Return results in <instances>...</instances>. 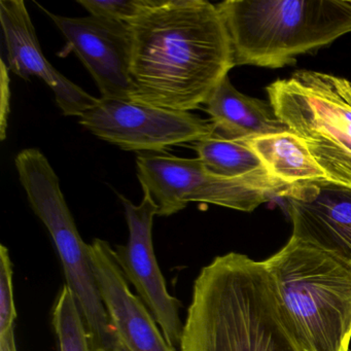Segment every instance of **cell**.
<instances>
[{
  "instance_id": "6da1fadb",
  "label": "cell",
  "mask_w": 351,
  "mask_h": 351,
  "mask_svg": "<svg viewBox=\"0 0 351 351\" xmlns=\"http://www.w3.org/2000/svg\"><path fill=\"white\" fill-rule=\"evenodd\" d=\"M128 24L132 101L191 112L235 67L225 22L206 0H157Z\"/></svg>"
},
{
  "instance_id": "7a4b0ae2",
  "label": "cell",
  "mask_w": 351,
  "mask_h": 351,
  "mask_svg": "<svg viewBox=\"0 0 351 351\" xmlns=\"http://www.w3.org/2000/svg\"><path fill=\"white\" fill-rule=\"evenodd\" d=\"M180 351H305L264 262L215 256L193 285Z\"/></svg>"
},
{
  "instance_id": "3957f363",
  "label": "cell",
  "mask_w": 351,
  "mask_h": 351,
  "mask_svg": "<svg viewBox=\"0 0 351 351\" xmlns=\"http://www.w3.org/2000/svg\"><path fill=\"white\" fill-rule=\"evenodd\" d=\"M234 65L281 69L351 32V1L227 0L217 5Z\"/></svg>"
},
{
  "instance_id": "277c9868",
  "label": "cell",
  "mask_w": 351,
  "mask_h": 351,
  "mask_svg": "<svg viewBox=\"0 0 351 351\" xmlns=\"http://www.w3.org/2000/svg\"><path fill=\"white\" fill-rule=\"evenodd\" d=\"M305 351H349L351 264L291 236L264 261Z\"/></svg>"
},
{
  "instance_id": "5b68a950",
  "label": "cell",
  "mask_w": 351,
  "mask_h": 351,
  "mask_svg": "<svg viewBox=\"0 0 351 351\" xmlns=\"http://www.w3.org/2000/svg\"><path fill=\"white\" fill-rule=\"evenodd\" d=\"M28 202L52 237L66 283L98 351H114L118 339L100 295L90 256V244L80 235L60 188L58 176L38 149H25L15 158Z\"/></svg>"
},
{
  "instance_id": "8992f818",
  "label": "cell",
  "mask_w": 351,
  "mask_h": 351,
  "mask_svg": "<svg viewBox=\"0 0 351 351\" xmlns=\"http://www.w3.org/2000/svg\"><path fill=\"white\" fill-rule=\"evenodd\" d=\"M137 178L159 207V217H170L200 202L252 213L273 197H282L289 184L266 169L241 178H221L209 172L198 157L139 154Z\"/></svg>"
},
{
  "instance_id": "52a82bcc",
  "label": "cell",
  "mask_w": 351,
  "mask_h": 351,
  "mask_svg": "<svg viewBox=\"0 0 351 351\" xmlns=\"http://www.w3.org/2000/svg\"><path fill=\"white\" fill-rule=\"evenodd\" d=\"M80 124L124 151L160 153L213 134L210 122L190 112L166 110L126 99L100 98Z\"/></svg>"
},
{
  "instance_id": "ba28073f",
  "label": "cell",
  "mask_w": 351,
  "mask_h": 351,
  "mask_svg": "<svg viewBox=\"0 0 351 351\" xmlns=\"http://www.w3.org/2000/svg\"><path fill=\"white\" fill-rule=\"evenodd\" d=\"M119 197L124 206L129 237L125 245L114 248L117 262L155 318L166 341L178 350L184 328L180 316L182 303L168 291L154 250V217L159 215V207L147 192H143L138 205L122 195Z\"/></svg>"
},
{
  "instance_id": "9c48e42d",
  "label": "cell",
  "mask_w": 351,
  "mask_h": 351,
  "mask_svg": "<svg viewBox=\"0 0 351 351\" xmlns=\"http://www.w3.org/2000/svg\"><path fill=\"white\" fill-rule=\"evenodd\" d=\"M66 38L106 99L131 100L132 32L129 24L104 18H69L38 5Z\"/></svg>"
},
{
  "instance_id": "30bf717a",
  "label": "cell",
  "mask_w": 351,
  "mask_h": 351,
  "mask_svg": "<svg viewBox=\"0 0 351 351\" xmlns=\"http://www.w3.org/2000/svg\"><path fill=\"white\" fill-rule=\"evenodd\" d=\"M269 104L291 132L328 127L351 138V82L313 71H298L267 87Z\"/></svg>"
},
{
  "instance_id": "8fae6325",
  "label": "cell",
  "mask_w": 351,
  "mask_h": 351,
  "mask_svg": "<svg viewBox=\"0 0 351 351\" xmlns=\"http://www.w3.org/2000/svg\"><path fill=\"white\" fill-rule=\"evenodd\" d=\"M281 198L293 223V237L351 264V188L315 180L295 184Z\"/></svg>"
},
{
  "instance_id": "7c38bea8",
  "label": "cell",
  "mask_w": 351,
  "mask_h": 351,
  "mask_svg": "<svg viewBox=\"0 0 351 351\" xmlns=\"http://www.w3.org/2000/svg\"><path fill=\"white\" fill-rule=\"evenodd\" d=\"M90 256L112 330L128 351H178L166 341L147 306L131 291L118 262L114 248L95 238Z\"/></svg>"
},
{
  "instance_id": "4fadbf2b",
  "label": "cell",
  "mask_w": 351,
  "mask_h": 351,
  "mask_svg": "<svg viewBox=\"0 0 351 351\" xmlns=\"http://www.w3.org/2000/svg\"><path fill=\"white\" fill-rule=\"evenodd\" d=\"M0 21L10 71L26 81H29L30 77L42 80L52 90L65 116L80 118L97 104L98 98L69 81L47 60L24 1L1 0Z\"/></svg>"
},
{
  "instance_id": "5bb4252c",
  "label": "cell",
  "mask_w": 351,
  "mask_h": 351,
  "mask_svg": "<svg viewBox=\"0 0 351 351\" xmlns=\"http://www.w3.org/2000/svg\"><path fill=\"white\" fill-rule=\"evenodd\" d=\"M213 134L233 141L291 131L268 102L240 93L226 77L204 104Z\"/></svg>"
},
{
  "instance_id": "9a60e30c",
  "label": "cell",
  "mask_w": 351,
  "mask_h": 351,
  "mask_svg": "<svg viewBox=\"0 0 351 351\" xmlns=\"http://www.w3.org/2000/svg\"><path fill=\"white\" fill-rule=\"evenodd\" d=\"M248 145L267 171L289 186L326 180L306 141L291 131L256 137Z\"/></svg>"
},
{
  "instance_id": "2e32d148",
  "label": "cell",
  "mask_w": 351,
  "mask_h": 351,
  "mask_svg": "<svg viewBox=\"0 0 351 351\" xmlns=\"http://www.w3.org/2000/svg\"><path fill=\"white\" fill-rule=\"evenodd\" d=\"M194 149L206 169L221 178H241L266 169L248 141L211 134L195 143Z\"/></svg>"
},
{
  "instance_id": "e0dca14e",
  "label": "cell",
  "mask_w": 351,
  "mask_h": 351,
  "mask_svg": "<svg viewBox=\"0 0 351 351\" xmlns=\"http://www.w3.org/2000/svg\"><path fill=\"white\" fill-rule=\"evenodd\" d=\"M293 133L306 141L326 180L351 188V138L328 127Z\"/></svg>"
},
{
  "instance_id": "ac0fdd59",
  "label": "cell",
  "mask_w": 351,
  "mask_h": 351,
  "mask_svg": "<svg viewBox=\"0 0 351 351\" xmlns=\"http://www.w3.org/2000/svg\"><path fill=\"white\" fill-rule=\"evenodd\" d=\"M52 322L60 351H98L75 295L66 285L55 302Z\"/></svg>"
},
{
  "instance_id": "d6986e66",
  "label": "cell",
  "mask_w": 351,
  "mask_h": 351,
  "mask_svg": "<svg viewBox=\"0 0 351 351\" xmlns=\"http://www.w3.org/2000/svg\"><path fill=\"white\" fill-rule=\"evenodd\" d=\"M77 3L90 16L128 24L155 5L157 0H77Z\"/></svg>"
},
{
  "instance_id": "ffe728a7",
  "label": "cell",
  "mask_w": 351,
  "mask_h": 351,
  "mask_svg": "<svg viewBox=\"0 0 351 351\" xmlns=\"http://www.w3.org/2000/svg\"><path fill=\"white\" fill-rule=\"evenodd\" d=\"M17 319L14 299L13 266L8 247L0 246V335L15 328Z\"/></svg>"
},
{
  "instance_id": "44dd1931",
  "label": "cell",
  "mask_w": 351,
  "mask_h": 351,
  "mask_svg": "<svg viewBox=\"0 0 351 351\" xmlns=\"http://www.w3.org/2000/svg\"><path fill=\"white\" fill-rule=\"evenodd\" d=\"M0 90H1V99H0V139L5 141L7 135L8 121H9L10 114V98H11V91H10V77L9 66H7L5 61L1 60V83H0Z\"/></svg>"
},
{
  "instance_id": "7402d4cb",
  "label": "cell",
  "mask_w": 351,
  "mask_h": 351,
  "mask_svg": "<svg viewBox=\"0 0 351 351\" xmlns=\"http://www.w3.org/2000/svg\"><path fill=\"white\" fill-rule=\"evenodd\" d=\"M0 351H18L15 328L0 335Z\"/></svg>"
},
{
  "instance_id": "603a6c76",
  "label": "cell",
  "mask_w": 351,
  "mask_h": 351,
  "mask_svg": "<svg viewBox=\"0 0 351 351\" xmlns=\"http://www.w3.org/2000/svg\"><path fill=\"white\" fill-rule=\"evenodd\" d=\"M114 351H128L120 342H117L116 347H114Z\"/></svg>"
}]
</instances>
